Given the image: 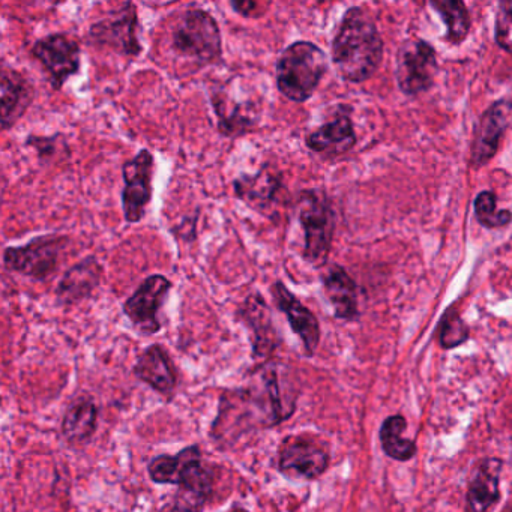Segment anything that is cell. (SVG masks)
<instances>
[{
    "label": "cell",
    "mask_w": 512,
    "mask_h": 512,
    "mask_svg": "<svg viewBox=\"0 0 512 512\" xmlns=\"http://www.w3.org/2000/svg\"><path fill=\"white\" fill-rule=\"evenodd\" d=\"M295 409L296 394L284 386L280 367L275 362H266L253 371L247 386L224 392L212 424V439L224 446L233 445L254 428L281 424Z\"/></svg>",
    "instance_id": "1"
},
{
    "label": "cell",
    "mask_w": 512,
    "mask_h": 512,
    "mask_svg": "<svg viewBox=\"0 0 512 512\" xmlns=\"http://www.w3.org/2000/svg\"><path fill=\"white\" fill-rule=\"evenodd\" d=\"M383 58V41L376 23L364 8H350L332 41V62L346 82L370 79Z\"/></svg>",
    "instance_id": "2"
},
{
    "label": "cell",
    "mask_w": 512,
    "mask_h": 512,
    "mask_svg": "<svg viewBox=\"0 0 512 512\" xmlns=\"http://www.w3.org/2000/svg\"><path fill=\"white\" fill-rule=\"evenodd\" d=\"M328 71V56L311 41H296L284 49L275 65L278 91L293 103L313 97Z\"/></svg>",
    "instance_id": "3"
},
{
    "label": "cell",
    "mask_w": 512,
    "mask_h": 512,
    "mask_svg": "<svg viewBox=\"0 0 512 512\" xmlns=\"http://www.w3.org/2000/svg\"><path fill=\"white\" fill-rule=\"evenodd\" d=\"M148 472L157 484L179 485V493L199 505L205 506L212 497L215 476L197 445L187 446L176 455H157L149 461Z\"/></svg>",
    "instance_id": "4"
},
{
    "label": "cell",
    "mask_w": 512,
    "mask_h": 512,
    "mask_svg": "<svg viewBox=\"0 0 512 512\" xmlns=\"http://www.w3.org/2000/svg\"><path fill=\"white\" fill-rule=\"evenodd\" d=\"M172 50L199 68L221 64L223 35L217 19L200 8L184 11L172 29Z\"/></svg>",
    "instance_id": "5"
},
{
    "label": "cell",
    "mask_w": 512,
    "mask_h": 512,
    "mask_svg": "<svg viewBox=\"0 0 512 512\" xmlns=\"http://www.w3.org/2000/svg\"><path fill=\"white\" fill-rule=\"evenodd\" d=\"M298 220L304 229L302 259L314 268L328 263L335 232V212L320 190H304L296 200Z\"/></svg>",
    "instance_id": "6"
},
{
    "label": "cell",
    "mask_w": 512,
    "mask_h": 512,
    "mask_svg": "<svg viewBox=\"0 0 512 512\" xmlns=\"http://www.w3.org/2000/svg\"><path fill=\"white\" fill-rule=\"evenodd\" d=\"M70 242L68 236L53 233L37 236L20 247L5 248V269L34 281H47L58 271L61 256Z\"/></svg>",
    "instance_id": "7"
},
{
    "label": "cell",
    "mask_w": 512,
    "mask_h": 512,
    "mask_svg": "<svg viewBox=\"0 0 512 512\" xmlns=\"http://www.w3.org/2000/svg\"><path fill=\"white\" fill-rule=\"evenodd\" d=\"M331 463L328 445L310 433L284 437L278 448L277 467L284 476L313 481L328 470Z\"/></svg>",
    "instance_id": "8"
},
{
    "label": "cell",
    "mask_w": 512,
    "mask_h": 512,
    "mask_svg": "<svg viewBox=\"0 0 512 512\" xmlns=\"http://www.w3.org/2000/svg\"><path fill=\"white\" fill-rule=\"evenodd\" d=\"M139 11L133 2H125L110 11L89 29L86 41L94 47H106L125 58H139L143 47L139 40Z\"/></svg>",
    "instance_id": "9"
},
{
    "label": "cell",
    "mask_w": 512,
    "mask_h": 512,
    "mask_svg": "<svg viewBox=\"0 0 512 512\" xmlns=\"http://www.w3.org/2000/svg\"><path fill=\"white\" fill-rule=\"evenodd\" d=\"M32 55L43 65L50 85L56 91H61L68 80L77 76L82 68V47L79 40L65 32H56L35 41Z\"/></svg>",
    "instance_id": "10"
},
{
    "label": "cell",
    "mask_w": 512,
    "mask_h": 512,
    "mask_svg": "<svg viewBox=\"0 0 512 512\" xmlns=\"http://www.w3.org/2000/svg\"><path fill=\"white\" fill-rule=\"evenodd\" d=\"M154 176L155 158L148 149L137 152L136 157L122 166V211L127 223H140L148 214L154 196Z\"/></svg>",
    "instance_id": "11"
},
{
    "label": "cell",
    "mask_w": 512,
    "mask_h": 512,
    "mask_svg": "<svg viewBox=\"0 0 512 512\" xmlns=\"http://www.w3.org/2000/svg\"><path fill=\"white\" fill-rule=\"evenodd\" d=\"M172 287L166 275L152 274L124 302V314L140 334L149 337L161 331L160 311Z\"/></svg>",
    "instance_id": "12"
},
{
    "label": "cell",
    "mask_w": 512,
    "mask_h": 512,
    "mask_svg": "<svg viewBox=\"0 0 512 512\" xmlns=\"http://www.w3.org/2000/svg\"><path fill=\"white\" fill-rule=\"evenodd\" d=\"M233 191L245 205L250 206L266 218L275 220L278 209L283 206L284 187L283 173L275 167H260L256 173H244L233 181Z\"/></svg>",
    "instance_id": "13"
},
{
    "label": "cell",
    "mask_w": 512,
    "mask_h": 512,
    "mask_svg": "<svg viewBox=\"0 0 512 512\" xmlns=\"http://www.w3.org/2000/svg\"><path fill=\"white\" fill-rule=\"evenodd\" d=\"M437 73L433 47L419 38H410L398 50L397 82L401 92L410 97L427 92Z\"/></svg>",
    "instance_id": "14"
},
{
    "label": "cell",
    "mask_w": 512,
    "mask_h": 512,
    "mask_svg": "<svg viewBox=\"0 0 512 512\" xmlns=\"http://www.w3.org/2000/svg\"><path fill=\"white\" fill-rule=\"evenodd\" d=\"M236 319L248 329L254 358L266 359L280 347L281 337L275 328L271 307L259 292L250 293L238 310Z\"/></svg>",
    "instance_id": "15"
},
{
    "label": "cell",
    "mask_w": 512,
    "mask_h": 512,
    "mask_svg": "<svg viewBox=\"0 0 512 512\" xmlns=\"http://www.w3.org/2000/svg\"><path fill=\"white\" fill-rule=\"evenodd\" d=\"M212 109L217 116L218 133L227 139H238L256 130L262 109L254 100L236 101L230 92L215 86L209 94Z\"/></svg>",
    "instance_id": "16"
},
{
    "label": "cell",
    "mask_w": 512,
    "mask_h": 512,
    "mask_svg": "<svg viewBox=\"0 0 512 512\" xmlns=\"http://www.w3.org/2000/svg\"><path fill=\"white\" fill-rule=\"evenodd\" d=\"M35 100V88L22 71L4 64L0 71V128L4 133L19 124Z\"/></svg>",
    "instance_id": "17"
},
{
    "label": "cell",
    "mask_w": 512,
    "mask_h": 512,
    "mask_svg": "<svg viewBox=\"0 0 512 512\" xmlns=\"http://www.w3.org/2000/svg\"><path fill=\"white\" fill-rule=\"evenodd\" d=\"M271 295L275 307L286 316L292 331L302 341L305 353L313 356L320 343V323L316 314L305 307L283 281H275L271 286Z\"/></svg>",
    "instance_id": "18"
},
{
    "label": "cell",
    "mask_w": 512,
    "mask_h": 512,
    "mask_svg": "<svg viewBox=\"0 0 512 512\" xmlns=\"http://www.w3.org/2000/svg\"><path fill=\"white\" fill-rule=\"evenodd\" d=\"M511 118L512 104L506 100L497 101L481 116L473 134V166L479 169L494 157Z\"/></svg>",
    "instance_id": "19"
},
{
    "label": "cell",
    "mask_w": 512,
    "mask_h": 512,
    "mask_svg": "<svg viewBox=\"0 0 512 512\" xmlns=\"http://www.w3.org/2000/svg\"><path fill=\"white\" fill-rule=\"evenodd\" d=\"M140 382L151 386L166 400H172L178 389V370L167 350L160 344H152L143 350L133 368Z\"/></svg>",
    "instance_id": "20"
},
{
    "label": "cell",
    "mask_w": 512,
    "mask_h": 512,
    "mask_svg": "<svg viewBox=\"0 0 512 512\" xmlns=\"http://www.w3.org/2000/svg\"><path fill=\"white\" fill-rule=\"evenodd\" d=\"M502 467L500 458L488 457L476 461L467 484L466 512H490L499 502Z\"/></svg>",
    "instance_id": "21"
},
{
    "label": "cell",
    "mask_w": 512,
    "mask_h": 512,
    "mask_svg": "<svg viewBox=\"0 0 512 512\" xmlns=\"http://www.w3.org/2000/svg\"><path fill=\"white\" fill-rule=\"evenodd\" d=\"M104 277V268L95 256H88L82 262L65 272L56 287V301L62 307L80 304L94 295Z\"/></svg>",
    "instance_id": "22"
},
{
    "label": "cell",
    "mask_w": 512,
    "mask_h": 512,
    "mask_svg": "<svg viewBox=\"0 0 512 512\" xmlns=\"http://www.w3.org/2000/svg\"><path fill=\"white\" fill-rule=\"evenodd\" d=\"M356 134L346 113L335 116L305 137V145L314 154L325 158L340 157L355 146Z\"/></svg>",
    "instance_id": "23"
},
{
    "label": "cell",
    "mask_w": 512,
    "mask_h": 512,
    "mask_svg": "<svg viewBox=\"0 0 512 512\" xmlns=\"http://www.w3.org/2000/svg\"><path fill=\"white\" fill-rule=\"evenodd\" d=\"M323 292L337 319L346 322L358 319V287L346 269L332 265L323 275Z\"/></svg>",
    "instance_id": "24"
},
{
    "label": "cell",
    "mask_w": 512,
    "mask_h": 512,
    "mask_svg": "<svg viewBox=\"0 0 512 512\" xmlns=\"http://www.w3.org/2000/svg\"><path fill=\"white\" fill-rule=\"evenodd\" d=\"M98 409L94 398L88 394L79 395L71 401L62 419V436L68 443H88L97 431Z\"/></svg>",
    "instance_id": "25"
},
{
    "label": "cell",
    "mask_w": 512,
    "mask_h": 512,
    "mask_svg": "<svg viewBox=\"0 0 512 512\" xmlns=\"http://www.w3.org/2000/svg\"><path fill=\"white\" fill-rule=\"evenodd\" d=\"M407 419L403 415L388 416L382 422L379 431L380 445L383 452L395 461L412 460L415 457L418 446L415 440L406 437Z\"/></svg>",
    "instance_id": "26"
},
{
    "label": "cell",
    "mask_w": 512,
    "mask_h": 512,
    "mask_svg": "<svg viewBox=\"0 0 512 512\" xmlns=\"http://www.w3.org/2000/svg\"><path fill=\"white\" fill-rule=\"evenodd\" d=\"M431 7L440 14L446 29H448V40L454 44H460L466 40L470 29V16L466 5L458 0H436L431 2Z\"/></svg>",
    "instance_id": "27"
},
{
    "label": "cell",
    "mask_w": 512,
    "mask_h": 512,
    "mask_svg": "<svg viewBox=\"0 0 512 512\" xmlns=\"http://www.w3.org/2000/svg\"><path fill=\"white\" fill-rule=\"evenodd\" d=\"M469 326L455 311H446L440 320L439 344L442 349H455L469 340Z\"/></svg>",
    "instance_id": "28"
},
{
    "label": "cell",
    "mask_w": 512,
    "mask_h": 512,
    "mask_svg": "<svg viewBox=\"0 0 512 512\" xmlns=\"http://www.w3.org/2000/svg\"><path fill=\"white\" fill-rule=\"evenodd\" d=\"M476 218L488 229L506 226L512 220L511 212L496 211V196L490 191H482L475 200Z\"/></svg>",
    "instance_id": "29"
},
{
    "label": "cell",
    "mask_w": 512,
    "mask_h": 512,
    "mask_svg": "<svg viewBox=\"0 0 512 512\" xmlns=\"http://www.w3.org/2000/svg\"><path fill=\"white\" fill-rule=\"evenodd\" d=\"M496 43L506 52L512 53V0L499 4L496 16Z\"/></svg>",
    "instance_id": "30"
},
{
    "label": "cell",
    "mask_w": 512,
    "mask_h": 512,
    "mask_svg": "<svg viewBox=\"0 0 512 512\" xmlns=\"http://www.w3.org/2000/svg\"><path fill=\"white\" fill-rule=\"evenodd\" d=\"M64 139L61 134H55V136H35L31 134L26 139V148L34 149L37 152V157L40 161H50L56 158L59 154V140Z\"/></svg>",
    "instance_id": "31"
},
{
    "label": "cell",
    "mask_w": 512,
    "mask_h": 512,
    "mask_svg": "<svg viewBox=\"0 0 512 512\" xmlns=\"http://www.w3.org/2000/svg\"><path fill=\"white\" fill-rule=\"evenodd\" d=\"M229 5L236 14L244 17V19H257V17H262L263 14H266V10L272 4L271 2L269 4H262V2H247V0L245 2L230 0Z\"/></svg>",
    "instance_id": "32"
},
{
    "label": "cell",
    "mask_w": 512,
    "mask_h": 512,
    "mask_svg": "<svg viewBox=\"0 0 512 512\" xmlns=\"http://www.w3.org/2000/svg\"><path fill=\"white\" fill-rule=\"evenodd\" d=\"M202 508L203 506L199 505V503L188 499V497L184 496L182 493H178L169 503H166V505L160 509V512H200Z\"/></svg>",
    "instance_id": "33"
},
{
    "label": "cell",
    "mask_w": 512,
    "mask_h": 512,
    "mask_svg": "<svg viewBox=\"0 0 512 512\" xmlns=\"http://www.w3.org/2000/svg\"><path fill=\"white\" fill-rule=\"evenodd\" d=\"M197 221H199V217H197V215H194V217L184 218L178 227L172 229L173 235H175L176 238L185 239L187 242L194 241L197 233Z\"/></svg>",
    "instance_id": "34"
},
{
    "label": "cell",
    "mask_w": 512,
    "mask_h": 512,
    "mask_svg": "<svg viewBox=\"0 0 512 512\" xmlns=\"http://www.w3.org/2000/svg\"><path fill=\"white\" fill-rule=\"evenodd\" d=\"M232 512H248L247 509H244V508H236V509H233Z\"/></svg>",
    "instance_id": "35"
},
{
    "label": "cell",
    "mask_w": 512,
    "mask_h": 512,
    "mask_svg": "<svg viewBox=\"0 0 512 512\" xmlns=\"http://www.w3.org/2000/svg\"><path fill=\"white\" fill-rule=\"evenodd\" d=\"M505 512H508V511H505Z\"/></svg>",
    "instance_id": "36"
}]
</instances>
